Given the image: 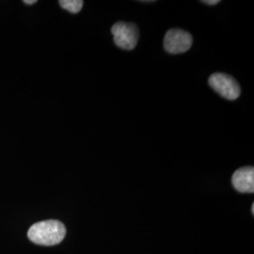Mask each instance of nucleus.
I'll return each mask as SVG.
<instances>
[{"mask_svg": "<svg viewBox=\"0 0 254 254\" xmlns=\"http://www.w3.org/2000/svg\"><path fill=\"white\" fill-rule=\"evenodd\" d=\"M66 235V228L59 220H45L33 224L27 232V236L33 243L42 246L60 244Z\"/></svg>", "mask_w": 254, "mask_h": 254, "instance_id": "nucleus-1", "label": "nucleus"}, {"mask_svg": "<svg viewBox=\"0 0 254 254\" xmlns=\"http://www.w3.org/2000/svg\"><path fill=\"white\" fill-rule=\"evenodd\" d=\"M210 87L227 100H236L241 93L239 84L227 73H215L209 77Z\"/></svg>", "mask_w": 254, "mask_h": 254, "instance_id": "nucleus-2", "label": "nucleus"}, {"mask_svg": "<svg viewBox=\"0 0 254 254\" xmlns=\"http://www.w3.org/2000/svg\"><path fill=\"white\" fill-rule=\"evenodd\" d=\"M111 33L115 45L126 50H132L138 41V29L135 24L118 22L111 27Z\"/></svg>", "mask_w": 254, "mask_h": 254, "instance_id": "nucleus-3", "label": "nucleus"}, {"mask_svg": "<svg viewBox=\"0 0 254 254\" xmlns=\"http://www.w3.org/2000/svg\"><path fill=\"white\" fill-rule=\"evenodd\" d=\"M192 37L183 29L172 28L167 31L164 38V47L168 53L182 54L190 49Z\"/></svg>", "mask_w": 254, "mask_h": 254, "instance_id": "nucleus-4", "label": "nucleus"}, {"mask_svg": "<svg viewBox=\"0 0 254 254\" xmlns=\"http://www.w3.org/2000/svg\"><path fill=\"white\" fill-rule=\"evenodd\" d=\"M232 183L236 190L241 193H254V167H245L238 169L233 174Z\"/></svg>", "mask_w": 254, "mask_h": 254, "instance_id": "nucleus-5", "label": "nucleus"}, {"mask_svg": "<svg viewBox=\"0 0 254 254\" xmlns=\"http://www.w3.org/2000/svg\"><path fill=\"white\" fill-rule=\"evenodd\" d=\"M84 2L82 0H62L60 1V5L64 9L72 12V13H77L81 10Z\"/></svg>", "mask_w": 254, "mask_h": 254, "instance_id": "nucleus-6", "label": "nucleus"}, {"mask_svg": "<svg viewBox=\"0 0 254 254\" xmlns=\"http://www.w3.org/2000/svg\"><path fill=\"white\" fill-rule=\"evenodd\" d=\"M202 3L204 4H207V5H217L219 3V0H205V1H201Z\"/></svg>", "mask_w": 254, "mask_h": 254, "instance_id": "nucleus-7", "label": "nucleus"}, {"mask_svg": "<svg viewBox=\"0 0 254 254\" xmlns=\"http://www.w3.org/2000/svg\"><path fill=\"white\" fill-rule=\"evenodd\" d=\"M36 0H30V1L25 0V1H24V3H25V4H27V5H31V4H34V3H36Z\"/></svg>", "mask_w": 254, "mask_h": 254, "instance_id": "nucleus-8", "label": "nucleus"}, {"mask_svg": "<svg viewBox=\"0 0 254 254\" xmlns=\"http://www.w3.org/2000/svg\"><path fill=\"white\" fill-rule=\"evenodd\" d=\"M252 212H253V214H254V204H253V206H252Z\"/></svg>", "mask_w": 254, "mask_h": 254, "instance_id": "nucleus-9", "label": "nucleus"}]
</instances>
